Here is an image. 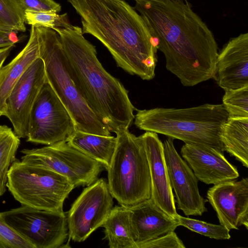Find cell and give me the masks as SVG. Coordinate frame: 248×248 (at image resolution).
I'll use <instances>...</instances> for the list:
<instances>
[{
	"label": "cell",
	"instance_id": "obj_1",
	"mask_svg": "<svg viewBox=\"0 0 248 248\" xmlns=\"http://www.w3.org/2000/svg\"><path fill=\"white\" fill-rule=\"evenodd\" d=\"M166 67L183 85L214 78L218 46L214 35L187 0H134Z\"/></svg>",
	"mask_w": 248,
	"mask_h": 248
},
{
	"label": "cell",
	"instance_id": "obj_21",
	"mask_svg": "<svg viewBox=\"0 0 248 248\" xmlns=\"http://www.w3.org/2000/svg\"><path fill=\"white\" fill-rule=\"evenodd\" d=\"M221 140L224 151L248 167V117H229L223 124Z\"/></svg>",
	"mask_w": 248,
	"mask_h": 248
},
{
	"label": "cell",
	"instance_id": "obj_28",
	"mask_svg": "<svg viewBox=\"0 0 248 248\" xmlns=\"http://www.w3.org/2000/svg\"><path fill=\"white\" fill-rule=\"evenodd\" d=\"M0 248H34L6 223L2 212L0 213Z\"/></svg>",
	"mask_w": 248,
	"mask_h": 248
},
{
	"label": "cell",
	"instance_id": "obj_18",
	"mask_svg": "<svg viewBox=\"0 0 248 248\" xmlns=\"http://www.w3.org/2000/svg\"><path fill=\"white\" fill-rule=\"evenodd\" d=\"M128 210L136 248L145 242L175 231L180 226L177 219L166 214L151 198Z\"/></svg>",
	"mask_w": 248,
	"mask_h": 248
},
{
	"label": "cell",
	"instance_id": "obj_13",
	"mask_svg": "<svg viewBox=\"0 0 248 248\" xmlns=\"http://www.w3.org/2000/svg\"><path fill=\"white\" fill-rule=\"evenodd\" d=\"M46 80L44 62L38 57L24 72L7 98L5 116L19 138L27 137L30 112Z\"/></svg>",
	"mask_w": 248,
	"mask_h": 248
},
{
	"label": "cell",
	"instance_id": "obj_6",
	"mask_svg": "<svg viewBox=\"0 0 248 248\" xmlns=\"http://www.w3.org/2000/svg\"><path fill=\"white\" fill-rule=\"evenodd\" d=\"M116 134L115 149L106 169L108 185L120 205L130 208L151 198L149 165L140 136L128 129Z\"/></svg>",
	"mask_w": 248,
	"mask_h": 248
},
{
	"label": "cell",
	"instance_id": "obj_4",
	"mask_svg": "<svg viewBox=\"0 0 248 248\" xmlns=\"http://www.w3.org/2000/svg\"><path fill=\"white\" fill-rule=\"evenodd\" d=\"M229 117L222 104H205L185 108L137 110L134 124L140 130L162 134L185 143L210 147L223 153L221 129Z\"/></svg>",
	"mask_w": 248,
	"mask_h": 248
},
{
	"label": "cell",
	"instance_id": "obj_31",
	"mask_svg": "<svg viewBox=\"0 0 248 248\" xmlns=\"http://www.w3.org/2000/svg\"><path fill=\"white\" fill-rule=\"evenodd\" d=\"M23 39L24 37L17 36L16 31L0 30V48L15 45Z\"/></svg>",
	"mask_w": 248,
	"mask_h": 248
},
{
	"label": "cell",
	"instance_id": "obj_19",
	"mask_svg": "<svg viewBox=\"0 0 248 248\" xmlns=\"http://www.w3.org/2000/svg\"><path fill=\"white\" fill-rule=\"evenodd\" d=\"M38 57L37 35L35 27L31 26L30 37L25 47L8 64L0 69V116L5 115L6 100L14 86Z\"/></svg>",
	"mask_w": 248,
	"mask_h": 248
},
{
	"label": "cell",
	"instance_id": "obj_23",
	"mask_svg": "<svg viewBox=\"0 0 248 248\" xmlns=\"http://www.w3.org/2000/svg\"><path fill=\"white\" fill-rule=\"evenodd\" d=\"M20 143V138L10 127L0 125V197L6 191L8 171Z\"/></svg>",
	"mask_w": 248,
	"mask_h": 248
},
{
	"label": "cell",
	"instance_id": "obj_2",
	"mask_svg": "<svg viewBox=\"0 0 248 248\" xmlns=\"http://www.w3.org/2000/svg\"><path fill=\"white\" fill-rule=\"evenodd\" d=\"M81 17L83 34L93 36L118 66L143 80L155 77L154 42L140 15L124 0H67Z\"/></svg>",
	"mask_w": 248,
	"mask_h": 248
},
{
	"label": "cell",
	"instance_id": "obj_10",
	"mask_svg": "<svg viewBox=\"0 0 248 248\" xmlns=\"http://www.w3.org/2000/svg\"><path fill=\"white\" fill-rule=\"evenodd\" d=\"M6 223L34 248L62 247L68 236L66 214L27 206L2 212Z\"/></svg>",
	"mask_w": 248,
	"mask_h": 248
},
{
	"label": "cell",
	"instance_id": "obj_14",
	"mask_svg": "<svg viewBox=\"0 0 248 248\" xmlns=\"http://www.w3.org/2000/svg\"><path fill=\"white\" fill-rule=\"evenodd\" d=\"M207 201L220 224L231 230L244 226L248 229V178L221 183L210 187Z\"/></svg>",
	"mask_w": 248,
	"mask_h": 248
},
{
	"label": "cell",
	"instance_id": "obj_12",
	"mask_svg": "<svg viewBox=\"0 0 248 248\" xmlns=\"http://www.w3.org/2000/svg\"><path fill=\"white\" fill-rule=\"evenodd\" d=\"M173 140L163 143L164 156L170 186L173 189L178 209L186 216H202L207 211V200L200 194L198 180L186 162L177 153Z\"/></svg>",
	"mask_w": 248,
	"mask_h": 248
},
{
	"label": "cell",
	"instance_id": "obj_5",
	"mask_svg": "<svg viewBox=\"0 0 248 248\" xmlns=\"http://www.w3.org/2000/svg\"><path fill=\"white\" fill-rule=\"evenodd\" d=\"M35 29L39 57L44 63L46 80L69 111L76 130L111 136L108 126L88 106L75 83L59 34L49 28L38 27Z\"/></svg>",
	"mask_w": 248,
	"mask_h": 248
},
{
	"label": "cell",
	"instance_id": "obj_30",
	"mask_svg": "<svg viewBox=\"0 0 248 248\" xmlns=\"http://www.w3.org/2000/svg\"><path fill=\"white\" fill-rule=\"evenodd\" d=\"M23 10L34 12L59 13L61 5L54 0H18Z\"/></svg>",
	"mask_w": 248,
	"mask_h": 248
},
{
	"label": "cell",
	"instance_id": "obj_27",
	"mask_svg": "<svg viewBox=\"0 0 248 248\" xmlns=\"http://www.w3.org/2000/svg\"><path fill=\"white\" fill-rule=\"evenodd\" d=\"M24 16L25 23L35 27L53 29L55 28H65L72 25L67 13L60 15L55 12L25 11Z\"/></svg>",
	"mask_w": 248,
	"mask_h": 248
},
{
	"label": "cell",
	"instance_id": "obj_22",
	"mask_svg": "<svg viewBox=\"0 0 248 248\" xmlns=\"http://www.w3.org/2000/svg\"><path fill=\"white\" fill-rule=\"evenodd\" d=\"M104 239L110 248H136L131 226L128 208L120 206L113 207L102 224Z\"/></svg>",
	"mask_w": 248,
	"mask_h": 248
},
{
	"label": "cell",
	"instance_id": "obj_7",
	"mask_svg": "<svg viewBox=\"0 0 248 248\" xmlns=\"http://www.w3.org/2000/svg\"><path fill=\"white\" fill-rule=\"evenodd\" d=\"M6 185L22 205L55 212H63L64 202L75 187L52 170L16 159L9 169Z\"/></svg>",
	"mask_w": 248,
	"mask_h": 248
},
{
	"label": "cell",
	"instance_id": "obj_20",
	"mask_svg": "<svg viewBox=\"0 0 248 248\" xmlns=\"http://www.w3.org/2000/svg\"><path fill=\"white\" fill-rule=\"evenodd\" d=\"M67 141L107 169L115 149L117 138L112 136H104L76 130Z\"/></svg>",
	"mask_w": 248,
	"mask_h": 248
},
{
	"label": "cell",
	"instance_id": "obj_3",
	"mask_svg": "<svg viewBox=\"0 0 248 248\" xmlns=\"http://www.w3.org/2000/svg\"><path fill=\"white\" fill-rule=\"evenodd\" d=\"M52 30L60 36L70 73L88 106L111 132L128 129L135 108L128 91L103 67L82 28L71 25Z\"/></svg>",
	"mask_w": 248,
	"mask_h": 248
},
{
	"label": "cell",
	"instance_id": "obj_17",
	"mask_svg": "<svg viewBox=\"0 0 248 248\" xmlns=\"http://www.w3.org/2000/svg\"><path fill=\"white\" fill-rule=\"evenodd\" d=\"M140 137L149 165L151 198L166 214L176 219L178 214L176 210L174 196L170 184L164 159L163 143L155 132L146 131Z\"/></svg>",
	"mask_w": 248,
	"mask_h": 248
},
{
	"label": "cell",
	"instance_id": "obj_25",
	"mask_svg": "<svg viewBox=\"0 0 248 248\" xmlns=\"http://www.w3.org/2000/svg\"><path fill=\"white\" fill-rule=\"evenodd\" d=\"M180 226H183L188 230L201 234L206 237L217 240H227L231 238L230 230L220 224L216 225L177 215Z\"/></svg>",
	"mask_w": 248,
	"mask_h": 248
},
{
	"label": "cell",
	"instance_id": "obj_9",
	"mask_svg": "<svg viewBox=\"0 0 248 248\" xmlns=\"http://www.w3.org/2000/svg\"><path fill=\"white\" fill-rule=\"evenodd\" d=\"M75 130L69 111L46 80L30 112L27 141L50 145L67 140Z\"/></svg>",
	"mask_w": 248,
	"mask_h": 248
},
{
	"label": "cell",
	"instance_id": "obj_15",
	"mask_svg": "<svg viewBox=\"0 0 248 248\" xmlns=\"http://www.w3.org/2000/svg\"><path fill=\"white\" fill-rule=\"evenodd\" d=\"M181 154L200 181L214 185L237 179V168L225 158L223 153L210 147L185 143Z\"/></svg>",
	"mask_w": 248,
	"mask_h": 248
},
{
	"label": "cell",
	"instance_id": "obj_11",
	"mask_svg": "<svg viewBox=\"0 0 248 248\" xmlns=\"http://www.w3.org/2000/svg\"><path fill=\"white\" fill-rule=\"evenodd\" d=\"M113 199L103 178L85 188L66 214L69 239L83 242L102 227L113 208Z\"/></svg>",
	"mask_w": 248,
	"mask_h": 248
},
{
	"label": "cell",
	"instance_id": "obj_29",
	"mask_svg": "<svg viewBox=\"0 0 248 248\" xmlns=\"http://www.w3.org/2000/svg\"><path fill=\"white\" fill-rule=\"evenodd\" d=\"M174 231L141 244L139 248H185Z\"/></svg>",
	"mask_w": 248,
	"mask_h": 248
},
{
	"label": "cell",
	"instance_id": "obj_24",
	"mask_svg": "<svg viewBox=\"0 0 248 248\" xmlns=\"http://www.w3.org/2000/svg\"><path fill=\"white\" fill-rule=\"evenodd\" d=\"M0 30L26 31L24 10L18 0H0Z\"/></svg>",
	"mask_w": 248,
	"mask_h": 248
},
{
	"label": "cell",
	"instance_id": "obj_16",
	"mask_svg": "<svg viewBox=\"0 0 248 248\" xmlns=\"http://www.w3.org/2000/svg\"><path fill=\"white\" fill-rule=\"evenodd\" d=\"M214 79L225 91L248 86V33L231 38L218 53Z\"/></svg>",
	"mask_w": 248,
	"mask_h": 248
},
{
	"label": "cell",
	"instance_id": "obj_32",
	"mask_svg": "<svg viewBox=\"0 0 248 248\" xmlns=\"http://www.w3.org/2000/svg\"><path fill=\"white\" fill-rule=\"evenodd\" d=\"M14 47H15V45H11L0 48V69L2 66L4 61Z\"/></svg>",
	"mask_w": 248,
	"mask_h": 248
},
{
	"label": "cell",
	"instance_id": "obj_26",
	"mask_svg": "<svg viewBox=\"0 0 248 248\" xmlns=\"http://www.w3.org/2000/svg\"><path fill=\"white\" fill-rule=\"evenodd\" d=\"M222 105L229 117H248V86L225 91Z\"/></svg>",
	"mask_w": 248,
	"mask_h": 248
},
{
	"label": "cell",
	"instance_id": "obj_8",
	"mask_svg": "<svg viewBox=\"0 0 248 248\" xmlns=\"http://www.w3.org/2000/svg\"><path fill=\"white\" fill-rule=\"evenodd\" d=\"M21 161L52 170L75 186H89L103 169L100 163L80 152L67 140L40 148L24 149Z\"/></svg>",
	"mask_w": 248,
	"mask_h": 248
}]
</instances>
